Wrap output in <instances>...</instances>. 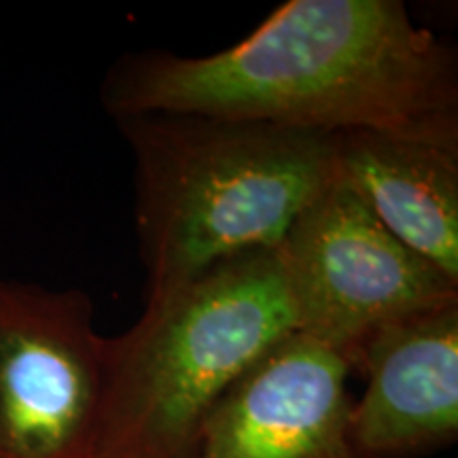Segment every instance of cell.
Returning a JSON list of instances; mask_svg holds the SVG:
<instances>
[{
  "instance_id": "8992f818",
  "label": "cell",
  "mask_w": 458,
  "mask_h": 458,
  "mask_svg": "<svg viewBox=\"0 0 458 458\" xmlns=\"http://www.w3.org/2000/svg\"><path fill=\"white\" fill-rule=\"evenodd\" d=\"M344 354L291 334L206 414L185 458H363Z\"/></svg>"
},
{
  "instance_id": "ba28073f",
  "label": "cell",
  "mask_w": 458,
  "mask_h": 458,
  "mask_svg": "<svg viewBox=\"0 0 458 458\" xmlns=\"http://www.w3.org/2000/svg\"><path fill=\"white\" fill-rule=\"evenodd\" d=\"M334 174L393 236L458 283V136L340 131Z\"/></svg>"
},
{
  "instance_id": "52a82bcc",
  "label": "cell",
  "mask_w": 458,
  "mask_h": 458,
  "mask_svg": "<svg viewBox=\"0 0 458 458\" xmlns=\"http://www.w3.org/2000/svg\"><path fill=\"white\" fill-rule=\"evenodd\" d=\"M354 369L368 377L351 410L360 456L420 458L456 442L458 300L377 329Z\"/></svg>"
},
{
  "instance_id": "277c9868",
  "label": "cell",
  "mask_w": 458,
  "mask_h": 458,
  "mask_svg": "<svg viewBox=\"0 0 458 458\" xmlns=\"http://www.w3.org/2000/svg\"><path fill=\"white\" fill-rule=\"evenodd\" d=\"M297 334L351 360L377 329L458 300V283L329 182L278 246Z\"/></svg>"
},
{
  "instance_id": "3957f363",
  "label": "cell",
  "mask_w": 458,
  "mask_h": 458,
  "mask_svg": "<svg viewBox=\"0 0 458 458\" xmlns=\"http://www.w3.org/2000/svg\"><path fill=\"white\" fill-rule=\"evenodd\" d=\"M295 331L278 249L148 297L125 334L106 337L96 458H185L216 401Z\"/></svg>"
},
{
  "instance_id": "6da1fadb",
  "label": "cell",
  "mask_w": 458,
  "mask_h": 458,
  "mask_svg": "<svg viewBox=\"0 0 458 458\" xmlns=\"http://www.w3.org/2000/svg\"><path fill=\"white\" fill-rule=\"evenodd\" d=\"M100 96L111 117L168 111L317 134L458 136L456 51L399 0H289L216 54L122 57Z\"/></svg>"
},
{
  "instance_id": "5b68a950",
  "label": "cell",
  "mask_w": 458,
  "mask_h": 458,
  "mask_svg": "<svg viewBox=\"0 0 458 458\" xmlns=\"http://www.w3.org/2000/svg\"><path fill=\"white\" fill-rule=\"evenodd\" d=\"M105 386L89 295L0 278V458H96Z\"/></svg>"
},
{
  "instance_id": "7a4b0ae2",
  "label": "cell",
  "mask_w": 458,
  "mask_h": 458,
  "mask_svg": "<svg viewBox=\"0 0 458 458\" xmlns=\"http://www.w3.org/2000/svg\"><path fill=\"white\" fill-rule=\"evenodd\" d=\"M136 164L147 300L272 250L334 181V134L199 113L114 117Z\"/></svg>"
}]
</instances>
